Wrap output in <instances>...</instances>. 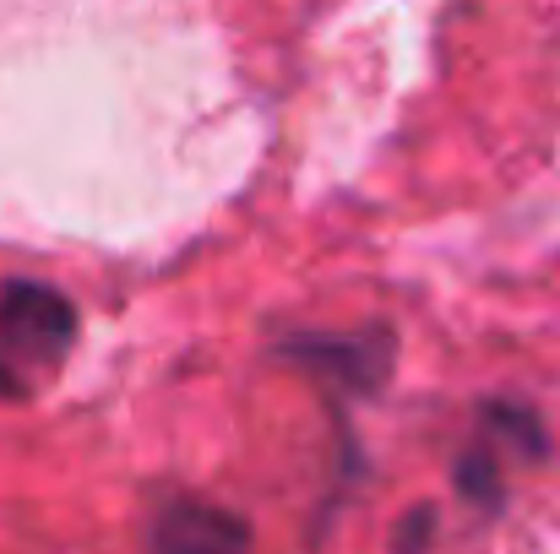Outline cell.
I'll use <instances>...</instances> for the list:
<instances>
[{"mask_svg":"<svg viewBox=\"0 0 560 554\" xmlns=\"http://www.w3.org/2000/svg\"><path fill=\"white\" fill-rule=\"evenodd\" d=\"M77 343V305L49 288L11 278L0 283V349L27 359V365H60Z\"/></svg>","mask_w":560,"mask_h":554,"instance_id":"1","label":"cell"},{"mask_svg":"<svg viewBox=\"0 0 560 554\" xmlns=\"http://www.w3.org/2000/svg\"><path fill=\"white\" fill-rule=\"evenodd\" d=\"M392 332H360V338H327V332H305V338H289L283 343V359L300 365L311 380L322 386H338L343 397H375L392 375Z\"/></svg>","mask_w":560,"mask_h":554,"instance_id":"2","label":"cell"},{"mask_svg":"<svg viewBox=\"0 0 560 554\" xmlns=\"http://www.w3.org/2000/svg\"><path fill=\"white\" fill-rule=\"evenodd\" d=\"M148 544L164 554H223V550H245L250 544V528L218 506H201V500H170L159 506L153 528H148Z\"/></svg>","mask_w":560,"mask_h":554,"instance_id":"3","label":"cell"},{"mask_svg":"<svg viewBox=\"0 0 560 554\" xmlns=\"http://www.w3.org/2000/svg\"><path fill=\"white\" fill-rule=\"evenodd\" d=\"M479 424H485L501 446H512V457H523V462H545V457H550V435H545L539 413L523 408V402H485V408H479Z\"/></svg>","mask_w":560,"mask_h":554,"instance_id":"4","label":"cell"},{"mask_svg":"<svg viewBox=\"0 0 560 554\" xmlns=\"http://www.w3.org/2000/svg\"><path fill=\"white\" fill-rule=\"evenodd\" d=\"M457 495H463L474 511H485V517H495V511H501L506 484H501V473H495V457H490V451H463V457H457Z\"/></svg>","mask_w":560,"mask_h":554,"instance_id":"5","label":"cell"},{"mask_svg":"<svg viewBox=\"0 0 560 554\" xmlns=\"http://www.w3.org/2000/svg\"><path fill=\"white\" fill-rule=\"evenodd\" d=\"M430 539H435V511H430V506H413V511H408V522L392 533V544H397V550H419V544H430Z\"/></svg>","mask_w":560,"mask_h":554,"instance_id":"6","label":"cell"},{"mask_svg":"<svg viewBox=\"0 0 560 554\" xmlns=\"http://www.w3.org/2000/svg\"><path fill=\"white\" fill-rule=\"evenodd\" d=\"M16 397H27V386H22V375L0 359V402H16Z\"/></svg>","mask_w":560,"mask_h":554,"instance_id":"7","label":"cell"}]
</instances>
